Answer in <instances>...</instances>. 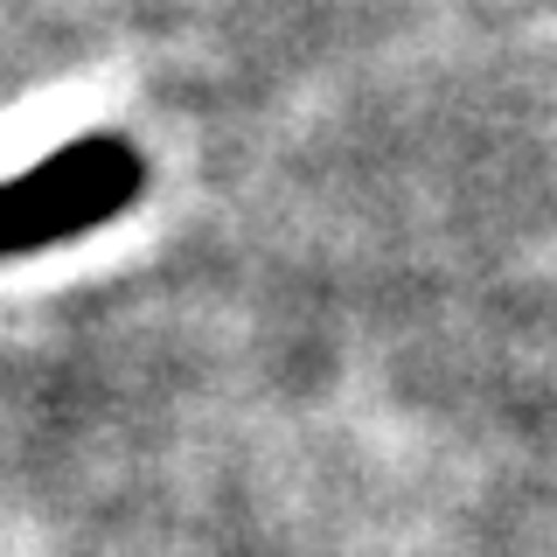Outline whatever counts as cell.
Segmentation results:
<instances>
[{"mask_svg": "<svg viewBox=\"0 0 557 557\" xmlns=\"http://www.w3.org/2000/svg\"><path fill=\"white\" fill-rule=\"evenodd\" d=\"M139 196V153L126 139H77V147L49 153L22 182H0V258L35 251V244L77 237L91 223L119 216Z\"/></svg>", "mask_w": 557, "mask_h": 557, "instance_id": "6da1fadb", "label": "cell"}]
</instances>
